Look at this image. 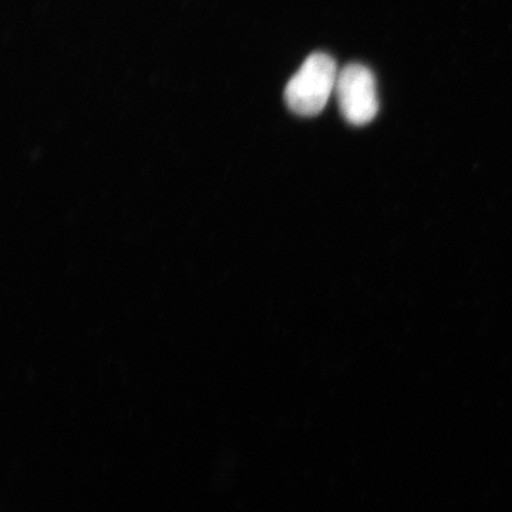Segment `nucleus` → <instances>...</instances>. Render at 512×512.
Here are the masks:
<instances>
[{"label":"nucleus","mask_w":512,"mask_h":512,"mask_svg":"<svg viewBox=\"0 0 512 512\" xmlns=\"http://www.w3.org/2000/svg\"><path fill=\"white\" fill-rule=\"evenodd\" d=\"M338 76L333 57L326 53H313L286 86L285 100L289 109L305 117L322 113L330 94L336 90Z\"/></svg>","instance_id":"obj_1"},{"label":"nucleus","mask_w":512,"mask_h":512,"mask_svg":"<svg viewBox=\"0 0 512 512\" xmlns=\"http://www.w3.org/2000/svg\"><path fill=\"white\" fill-rule=\"evenodd\" d=\"M336 94L343 117L352 126H366L379 111L376 80L372 70L352 63L339 72Z\"/></svg>","instance_id":"obj_2"}]
</instances>
